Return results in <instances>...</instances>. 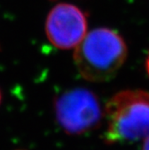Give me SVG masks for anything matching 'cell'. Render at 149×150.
<instances>
[{"mask_svg": "<svg viewBox=\"0 0 149 150\" xmlns=\"http://www.w3.org/2000/svg\"><path fill=\"white\" fill-rule=\"evenodd\" d=\"M128 55L126 42L118 33L108 28L94 29L75 48L74 61L79 74L93 83L114 78Z\"/></svg>", "mask_w": 149, "mask_h": 150, "instance_id": "1", "label": "cell"}, {"mask_svg": "<svg viewBox=\"0 0 149 150\" xmlns=\"http://www.w3.org/2000/svg\"><path fill=\"white\" fill-rule=\"evenodd\" d=\"M106 144L133 142L149 136V93L123 90L108 101L104 108Z\"/></svg>", "mask_w": 149, "mask_h": 150, "instance_id": "2", "label": "cell"}, {"mask_svg": "<svg viewBox=\"0 0 149 150\" xmlns=\"http://www.w3.org/2000/svg\"><path fill=\"white\" fill-rule=\"evenodd\" d=\"M54 112L58 124L68 135H82L95 129L104 116L98 96L83 87L59 94L54 101Z\"/></svg>", "mask_w": 149, "mask_h": 150, "instance_id": "3", "label": "cell"}, {"mask_svg": "<svg viewBox=\"0 0 149 150\" xmlns=\"http://www.w3.org/2000/svg\"><path fill=\"white\" fill-rule=\"evenodd\" d=\"M45 31L49 40L61 50L76 48L87 32L85 13L76 6L59 4L49 12Z\"/></svg>", "mask_w": 149, "mask_h": 150, "instance_id": "4", "label": "cell"}, {"mask_svg": "<svg viewBox=\"0 0 149 150\" xmlns=\"http://www.w3.org/2000/svg\"><path fill=\"white\" fill-rule=\"evenodd\" d=\"M142 150H149V136L144 139V144Z\"/></svg>", "mask_w": 149, "mask_h": 150, "instance_id": "5", "label": "cell"}, {"mask_svg": "<svg viewBox=\"0 0 149 150\" xmlns=\"http://www.w3.org/2000/svg\"><path fill=\"white\" fill-rule=\"evenodd\" d=\"M145 69H146V72L149 76V55L146 59V62H145Z\"/></svg>", "mask_w": 149, "mask_h": 150, "instance_id": "6", "label": "cell"}, {"mask_svg": "<svg viewBox=\"0 0 149 150\" xmlns=\"http://www.w3.org/2000/svg\"><path fill=\"white\" fill-rule=\"evenodd\" d=\"M1 100H2V94H1V92H0V103H1Z\"/></svg>", "mask_w": 149, "mask_h": 150, "instance_id": "7", "label": "cell"}]
</instances>
